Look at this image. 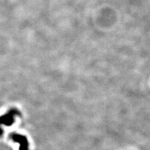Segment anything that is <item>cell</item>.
<instances>
[{
    "label": "cell",
    "instance_id": "6da1fadb",
    "mask_svg": "<svg viewBox=\"0 0 150 150\" xmlns=\"http://www.w3.org/2000/svg\"><path fill=\"white\" fill-rule=\"evenodd\" d=\"M13 139L15 140L17 142H18L21 144L20 150H27V139L24 136L21 135H13Z\"/></svg>",
    "mask_w": 150,
    "mask_h": 150
},
{
    "label": "cell",
    "instance_id": "7a4b0ae2",
    "mask_svg": "<svg viewBox=\"0 0 150 150\" xmlns=\"http://www.w3.org/2000/svg\"><path fill=\"white\" fill-rule=\"evenodd\" d=\"M13 116L11 115H5L0 118V123L6 125H11L13 121Z\"/></svg>",
    "mask_w": 150,
    "mask_h": 150
}]
</instances>
